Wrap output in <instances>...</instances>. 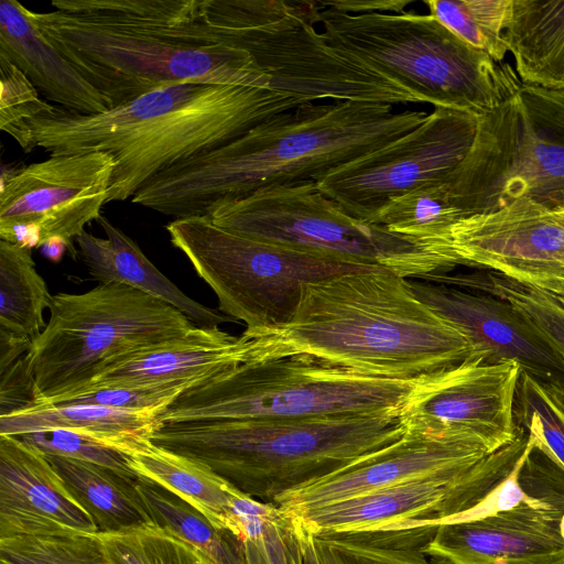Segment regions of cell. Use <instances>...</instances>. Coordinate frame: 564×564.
I'll return each instance as SVG.
<instances>
[{
  "label": "cell",
  "instance_id": "cell-1",
  "mask_svg": "<svg viewBox=\"0 0 564 564\" xmlns=\"http://www.w3.org/2000/svg\"><path fill=\"white\" fill-rule=\"evenodd\" d=\"M51 7L24 11L111 108L181 84L270 89L253 57L208 23L203 0H54Z\"/></svg>",
  "mask_w": 564,
  "mask_h": 564
},
{
  "label": "cell",
  "instance_id": "cell-2",
  "mask_svg": "<svg viewBox=\"0 0 564 564\" xmlns=\"http://www.w3.org/2000/svg\"><path fill=\"white\" fill-rule=\"evenodd\" d=\"M423 110L355 100L306 101L240 137L180 161L147 181L132 203L177 218L259 188L319 181L420 126Z\"/></svg>",
  "mask_w": 564,
  "mask_h": 564
},
{
  "label": "cell",
  "instance_id": "cell-3",
  "mask_svg": "<svg viewBox=\"0 0 564 564\" xmlns=\"http://www.w3.org/2000/svg\"><path fill=\"white\" fill-rule=\"evenodd\" d=\"M248 339L246 360L306 355L403 381L478 357L459 330L416 297L408 279L384 268L304 284L290 323Z\"/></svg>",
  "mask_w": 564,
  "mask_h": 564
},
{
  "label": "cell",
  "instance_id": "cell-4",
  "mask_svg": "<svg viewBox=\"0 0 564 564\" xmlns=\"http://www.w3.org/2000/svg\"><path fill=\"white\" fill-rule=\"evenodd\" d=\"M303 99L268 88L181 84L98 115L55 107L28 121L32 149L51 155L108 152L117 162L107 203L132 198L166 167L240 137Z\"/></svg>",
  "mask_w": 564,
  "mask_h": 564
},
{
  "label": "cell",
  "instance_id": "cell-5",
  "mask_svg": "<svg viewBox=\"0 0 564 564\" xmlns=\"http://www.w3.org/2000/svg\"><path fill=\"white\" fill-rule=\"evenodd\" d=\"M405 432L400 414L384 413L161 423L150 441L275 505L284 494L365 459Z\"/></svg>",
  "mask_w": 564,
  "mask_h": 564
},
{
  "label": "cell",
  "instance_id": "cell-6",
  "mask_svg": "<svg viewBox=\"0 0 564 564\" xmlns=\"http://www.w3.org/2000/svg\"><path fill=\"white\" fill-rule=\"evenodd\" d=\"M319 2L318 24L333 46L362 61L425 104L481 118L511 98L521 80L509 64L469 45L432 14H350Z\"/></svg>",
  "mask_w": 564,
  "mask_h": 564
},
{
  "label": "cell",
  "instance_id": "cell-7",
  "mask_svg": "<svg viewBox=\"0 0 564 564\" xmlns=\"http://www.w3.org/2000/svg\"><path fill=\"white\" fill-rule=\"evenodd\" d=\"M419 382L368 376L306 355L249 359L185 389L158 419L176 423L400 414Z\"/></svg>",
  "mask_w": 564,
  "mask_h": 564
},
{
  "label": "cell",
  "instance_id": "cell-8",
  "mask_svg": "<svg viewBox=\"0 0 564 564\" xmlns=\"http://www.w3.org/2000/svg\"><path fill=\"white\" fill-rule=\"evenodd\" d=\"M208 23L247 51L270 89L304 101L424 104L421 97L330 45L318 32V1L203 0Z\"/></svg>",
  "mask_w": 564,
  "mask_h": 564
},
{
  "label": "cell",
  "instance_id": "cell-9",
  "mask_svg": "<svg viewBox=\"0 0 564 564\" xmlns=\"http://www.w3.org/2000/svg\"><path fill=\"white\" fill-rule=\"evenodd\" d=\"M444 186L462 218L518 198L564 213V91L521 83L479 118L468 153Z\"/></svg>",
  "mask_w": 564,
  "mask_h": 564
},
{
  "label": "cell",
  "instance_id": "cell-10",
  "mask_svg": "<svg viewBox=\"0 0 564 564\" xmlns=\"http://www.w3.org/2000/svg\"><path fill=\"white\" fill-rule=\"evenodd\" d=\"M48 311L45 327L24 356L34 381L33 405L75 395L106 364L195 326L169 303L119 283L57 293Z\"/></svg>",
  "mask_w": 564,
  "mask_h": 564
},
{
  "label": "cell",
  "instance_id": "cell-11",
  "mask_svg": "<svg viewBox=\"0 0 564 564\" xmlns=\"http://www.w3.org/2000/svg\"><path fill=\"white\" fill-rule=\"evenodd\" d=\"M206 216L217 226L254 240L345 263L384 268L405 279L452 271L409 238L350 216L313 180L219 200Z\"/></svg>",
  "mask_w": 564,
  "mask_h": 564
},
{
  "label": "cell",
  "instance_id": "cell-12",
  "mask_svg": "<svg viewBox=\"0 0 564 564\" xmlns=\"http://www.w3.org/2000/svg\"><path fill=\"white\" fill-rule=\"evenodd\" d=\"M166 230L216 294L218 310L246 325L247 338L290 323L304 284L380 268L254 240L217 226L206 215L174 219Z\"/></svg>",
  "mask_w": 564,
  "mask_h": 564
},
{
  "label": "cell",
  "instance_id": "cell-13",
  "mask_svg": "<svg viewBox=\"0 0 564 564\" xmlns=\"http://www.w3.org/2000/svg\"><path fill=\"white\" fill-rule=\"evenodd\" d=\"M528 442L517 440L469 468L454 469L289 513L314 536L352 534L449 523L478 503L512 469Z\"/></svg>",
  "mask_w": 564,
  "mask_h": 564
},
{
  "label": "cell",
  "instance_id": "cell-14",
  "mask_svg": "<svg viewBox=\"0 0 564 564\" xmlns=\"http://www.w3.org/2000/svg\"><path fill=\"white\" fill-rule=\"evenodd\" d=\"M116 165L108 152H87L3 169L0 240L33 249L61 239L77 259L75 239L101 216Z\"/></svg>",
  "mask_w": 564,
  "mask_h": 564
},
{
  "label": "cell",
  "instance_id": "cell-15",
  "mask_svg": "<svg viewBox=\"0 0 564 564\" xmlns=\"http://www.w3.org/2000/svg\"><path fill=\"white\" fill-rule=\"evenodd\" d=\"M478 122L474 115L435 107L420 126L329 172L317 186L347 214L373 224L391 198L444 182L468 153Z\"/></svg>",
  "mask_w": 564,
  "mask_h": 564
},
{
  "label": "cell",
  "instance_id": "cell-16",
  "mask_svg": "<svg viewBox=\"0 0 564 564\" xmlns=\"http://www.w3.org/2000/svg\"><path fill=\"white\" fill-rule=\"evenodd\" d=\"M522 368L473 357L419 382L400 412L408 429L474 441L492 454L521 432L514 414Z\"/></svg>",
  "mask_w": 564,
  "mask_h": 564
},
{
  "label": "cell",
  "instance_id": "cell-17",
  "mask_svg": "<svg viewBox=\"0 0 564 564\" xmlns=\"http://www.w3.org/2000/svg\"><path fill=\"white\" fill-rule=\"evenodd\" d=\"M449 240L462 265L479 268L555 295H564V214L527 198L452 225Z\"/></svg>",
  "mask_w": 564,
  "mask_h": 564
},
{
  "label": "cell",
  "instance_id": "cell-18",
  "mask_svg": "<svg viewBox=\"0 0 564 564\" xmlns=\"http://www.w3.org/2000/svg\"><path fill=\"white\" fill-rule=\"evenodd\" d=\"M413 293L459 330L487 362L516 361L543 384L564 386V361L509 302L479 291L409 278Z\"/></svg>",
  "mask_w": 564,
  "mask_h": 564
},
{
  "label": "cell",
  "instance_id": "cell-19",
  "mask_svg": "<svg viewBox=\"0 0 564 564\" xmlns=\"http://www.w3.org/2000/svg\"><path fill=\"white\" fill-rule=\"evenodd\" d=\"M488 451L474 441L434 435L406 427L392 445L281 496L275 506L288 513L343 501L442 471L469 468Z\"/></svg>",
  "mask_w": 564,
  "mask_h": 564
},
{
  "label": "cell",
  "instance_id": "cell-20",
  "mask_svg": "<svg viewBox=\"0 0 564 564\" xmlns=\"http://www.w3.org/2000/svg\"><path fill=\"white\" fill-rule=\"evenodd\" d=\"M562 514L522 502L494 516L440 524L420 550L440 564H564Z\"/></svg>",
  "mask_w": 564,
  "mask_h": 564
},
{
  "label": "cell",
  "instance_id": "cell-21",
  "mask_svg": "<svg viewBox=\"0 0 564 564\" xmlns=\"http://www.w3.org/2000/svg\"><path fill=\"white\" fill-rule=\"evenodd\" d=\"M76 533L98 530L44 454L0 435V540Z\"/></svg>",
  "mask_w": 564,
  "mask_h": 564
},
{
  "label": "cell",
  "instance_id": "cell-22",
  "mask_svg": "<svg viewBox=\"0 0 564 564\" xmlns=\"http://www.w3.org/2000/svg\"><path fill=\"white\" fill-rule=\"evenodd\" d=\"M249 344L242 334L234 336L219 327L195 325L181 336L145 346L106 364L75 395L111 388H147L178 382L196 384L243 362Z\"/></svg>",
  "mask_w": 564,
  "mask_h": 564
},
{
  "label": "cell",
  "instance_id": "cell-23",
  "mask_svg": "<svg viewBox=\"0 0 564 564\" xmlns=\"http://www.w3.org/2000/svg\"><path fill=\"white\" fill-rule=\"evenodd\" d=\"M18 0L0 3V58L21 69L37 90L61 108L80 115L111 109L109 101L31 22Z\"/></svg>",
  "mask_w": 564,
  "mask_h": 564
},
{
  "label": "cell",
  "instance_id": "cell-24",
  "mask_svg": "<svg viewBox=\"0 0 564 564\" xmlns=\"http://www.w3.org/2000/svg\"><path fill=\"white\" fill-rule=\"evenodd\" d=\"M106 238L83 231L76 237L77 258L99 283H119L137 289L174 306L196 326L219 327L232 318L207 307L182 292L143 253L137 242L100 216Z\"/></svg>",
  "mask_w": 564,
  "mask_h": 564
},
{
  "label": "cell",
  "instance_id": "cell-25",
  "mask_svg": "<svg viewBox=\"0 0 564 564\" xmlns=\"http://www.w3.org/2000/svg\"><path fill=\"white\" fill-rule=\"evenodd\" d=\"M162 410H131L96 404L32 405L0 416V435L64 430L93 437L120 452L160 425Z\"/></svg>",
  "mask_w": 564,
  "mask_h": 564
},
{
  "label": "cell",
  "instance_id": "cell-26",
  "mask_svg": "<svg viewBox=\"0 0 564 564\" xmlns=\"http://www.w3.org/2000/svg\"><path fill=\"white\" fill-rule=\"evenodd\" d=\"M506 43L522 84L564 91V0H512Z\"/></svg>",
  "mask_w": 564,
  "mask_h": 564
},
{
  "label": "cell",
  "instance_id": "cell-27",
  "mask_svg": "<svg viewBox=\"0 0 564 564\" xmlns=\"http://www.w3.org/2000/svg\"><path fill=\"white\" fill-rule=\"evenodd\" d=\"M123 453L130 467L172 491L202 512L217 529L227 530L232 499L240 492L207 466L150 441H133Z\"/></svg>",
  "mask_w": 564,
  "mask_h": 564
},
{
  "label": "cell",
  "instance_id": "cell-28",
  "mask_svg": "<svg viewBox=\"0 0 564 564\" xmlns=\"http://www.w3.org/2000/svg\"><path fill=\"white\" fill-rule=\"evenodd\" d=\"M44 456L69 494L93 518L98 533H118L152 524L137 488L138 478L78 459Z\"/></svg>",
  "mask_w": 564,
  "mask_h": 564
},
{
  "label": "cell",
  "instance_id": "cell-29",
  "mask_svg": "<svg viewBox=\"0 0 564 564\" xmlns=\"http://www.w3.org/2000/svg\"><path fill=\"white\" fill-rule=\"evenodd\" d=\"M460 218L442 182L391 198L373 224L409 238L454 270L462 263L452 250L449 229Z\"/></svg>",
  "mask_w": 564,
  "mask_h": 564
},
{
  "label": "cell",
  "instance_id": "cell-30",
  "mask_svg": "<svg viewBox=\"0 0 564 564\" xmlns=\"http://www.w3.org/2000/svg\"><path fill=\"white\" fill-rule=\"evenodd\" d=\"M52 300L32 249L0 240V330L33 341L46 325L43 314Z\"/></svg>",
  "mask_w": 564,
  "mask_h": 564
},
{
  "label": "cell",
  "instance_id": "cell-31",
  "mask_svg": "<svg viewBox=\"0 0 564 564\" xmlns=\"http://www.w3.org/2000/svg\"><path fill=\"white\" fill-rule=\"evenodd\" d=\"M137 488L152 525L197 547L216 564H246L240 541L181 497L142 476Z\"/></svg>",
  "mask_w": 564,
  "mask_h": 564
},
{
  "label": "cell",
  "instance_id": "cell-32",
  "mask_svg": "<svg viewBox=\"0 0 564 564\" xmlns=\"http://www.w3.org/2000/svg\"><path fill=\"white\" fill-rule=\"evenodd\" d=\"M429 280L484 292L512 304L564 361V303L555 294L490 271L436 273Z\"/></svg>",
  "mask_w": 564,
  "mask_h": 564
},
{
  "label": "cell",
  "instance_id": "cell-33",
  "mask_svg": "<svg viewBox=\"0 0 564 564\" xmlns=\"http://www.w3.org/2000/svg\"><path fill=\"white\" fill-rule=\"evenodd\" d=\"M424 3L430 14L459 39L496 62H503L512 0H426Z\"/></svg>",
  "mask_w": 564,
  "mask_h": 564
},
{
  "label": "cell",
  "instance_id": "cell-34",
  "mask_svg": "<svg viewBox=\"0 0 564 564\" xmlns=\"http://www.w3.org/2000/svg\"><path fill=\"white\" fill-rule=\"evenodd\" d=\"M432 531L425 528L315 536L349 564H440L420 547Z\"/></svg>",
  "mask_w": 564,
  "mask_h": 564
},
{
  "label": "cell",
  "instance_id": "cell-35",
  "mask_svg": "<svg viewBox=\"0 0 564 564\" xmlns=\"http://www.w3.org/2000/svg\"><path fill=\"white\" fill-rule=\"evenodd\" d=\"M6 564H110L99 533L20 535L0 540Z\"/></svg>",
  "mask_w": 564,
  "mask_h": 564
},
{
  "label": "cell",
  "instance_id": "cell-36",
  "mask_svg": "<svg viewBox=\"0 0 564 564\" xmlns=\"http://www.w3.org/2000/svg\"><path fill=\"white\" fill-rule=\"evenodd\" d=\"M238 540L246 564H306L300 521L278 506L243 522Z\"/></svg>",
  "mask_w": 564,
  "mask_h": 564
},
{
  "label": "cell",
  "instance_id": "cell-37",
  "mask_svg": "<svg viewBox=\"0 0 564 564\" xmlns=\"http://www.w3.org/2000/svg\"><path fill=\"white\" fill-rule=\"evenodd\" d=\"M99 535L110 564H216L197 547L152 524Z\"/></svg>",
  "mask_w": 564,
  "mask_h": 564
},
{
  "label": "cell",
  "instance_id": "cell-38",
  "mask_svg": "<svg viewBox=\"0 0 564 564\" xmlns=\"http://www.w3.org/2000/svg\"><path fill=\"white\" fill-rule=\"evenodd\" d=\"M516 420L535 445L564 469V411L551 399L542 382L522 370L514 406Z\"/></svg>",
  "mask_w": 564,
  "mask_h": 564
},
{
  "label": "cell",
  "instance_id": "cell-39",
  "mask_svg": "<svg viewBox=\"0 0 564 564\" xmlns=\"http://www.w3.org/2000/svg\"><path fill=\"white\" fill-rule=\"evenodd\" d=\"M0 127L25 152L33 149L28 121L54 111L56 106L43 100L28 76L12 63L0 58Z\"/></svg>",
  "mask_w": 564,
  "mask_h": 564
},
{
  "label": "cell",
  "instance_id": "cell-40",
  "mask_svg": "<svg viewBox=\"0 0 564 564\" xmlns=\"http://www.w3.org/2000/svg\"><path fill=\"white\" fill-rule=\"evenodd\" d=\"M19 437L44 455H55L96 464L126 477L138 478L127 456L93 437L64 430H45Z\"/></svg>",
  "mask_w": 564,
  "mask_h": 564
},
{
  "label": "cell",
  "instance_id": "cell-41",
  "mask_svg": "<svg viewBox=\"0 0 564 564\" xmlns=\"http://www.w3.org/2000/svg\"><path fill=\"white\" fill-rule=\"evenodd\" d=\"M34 402L33 377L22 357L0 372V416L32 406Z\"/></svg>",
  "mask_w": 564,
  "mask_h": 564
},
{
  "label": "cell",
  "instance_id": "cell-42",
  "mask_svg": "<svg viewBox=\"0 0 564 564\" xmlns=\"http://www.w3.org/2000/svg\"><path fill=\"white\" fill-rule=\"evenodd\" d=\"M327 6L350 14H360L369 12H404L405 7L410 6L412 0H336L324 1Z\"/></svg>",
  "mask_w": 564,
  "mask_h": 564
},
{
  "label": "cell",
  "instance_id": "cell-43",
  "mask_svg": "<svg viewBox=\"0 0 564 564\" xmlns=\"http://www.w3.org/2000/svg\"><path fill=\"white\" fill-rule=\"evenodd\" d=\"M32 341L0 330V372L24 357Z\"/></svg>",
  "mask_w": 564,
  "mask_h": 564
},
{
  "label": "cell",
  "instance_id": "cell-44",
  "mask_svg": "<svg viewBox=\"0 0 564 564\" xmlns=\"http://www.w3.org/2000/svg\"><path fill=\"white\" fill-rule=\"evenodd\" d=\"M314 539L322 564H349L339 553L325 542L315 536Z\"/></svg>",
  "mask_w": 564,
  "mask_h": 564
},
{
  "label": "cell",
  "instance_id": "cell-45",
  "mask_svg": "<svg viewBox=\"0 0 564 564\" xmlns=\"http://www.w3.org/2000/svg\"><path fill=\"white\" fill-rule=\"evenodd\" d=\"M42 253L51 261L58 262L67 251L66 243L61 239H51L41 247Z\"/></svg>",
  "mask_w": 564,
  "mask_h": 564
},
{
  "label": "cell",
  "instance_id": "cell-46",
  "mask_svg": "<svg viewBox=\"0 0 564 564\" xmlns=\"http://www.w3.org/2000/svg\"><path fill=\"white\" fill-rule=\"evenodd\" d=\"M302 546L306 564H322L312 533L305 531L302 534Z\"/></svg>",
  "mask_w": 564,
  "mask_h": 564
},
{
  "label": "cell",
  "instance_id": "cell-47",
  "mask_svg": "<svg viewBox=\"0 0 564 564\" xmlns=\"http://www.w3.org/2000/svg\"><path fill=\"white\" fill-rule=\"evenodd\" d=\"M551 399L564 411V386L543 384Z\"/></svg>",
  "mask_w": 564,
  "mask_h": 564
},
{
  "label": "cell",
  "instance_id": "cell-48",
  "mask_svg": "<svg viewBox=\"0 0 564 564\" xmlns=\"http://www.w3.org/2000/svg\"><path fill=\"white\" fill-rule=\"evenodd\" d=\"M558 528H560V533H561L562 538L564 539V513L562 514V517L560 519Z\"/></svg>",
  "mask_w": 564,
  "mask_h": 564
},
{
  "label": "cell",
  "instance_id": "cell-49",
  "mask_svg": "<svg viewBox=\"0 0 564 564\" xmlns=\"http://www.w3.org/2000/svg\"><path fill=\"white\" fill-rule=\"evenodd\" d=\"M557 296H558V297H560V300L564 303V295H562V296L557 295Z\"/></svg>",
  "mask_w": 564,
  "mask_h": 564
},
{
  "label": "cell",
  "instance_id": "cell-50",
  "mask_svg": "<svg viewBox=\"0 0 564 564\" xmlns=\"http://www.w3.org/2000/svg\"><path fill=\"white\" fill-rule=\"evenodd\" d=\"M0 564H6V563H3V562H0Z\"/></svg>",
  "mask_w": 564,
  "mask_h": 564
},
{
  "label": "cell",
  "instance_id": "cell-51",
  "mask_svg": "<svg viewBox=\"0 0 564 564\" xmlns=\"http://www.w3.org/2000/svg\"><path fill=\"white\" fill-rule=\"evenodd\" d=\"M562 214H564V213H562Z\"/></svg>",
  "mask_w": 564,
  "mask_h": 564
}]
</instances>
